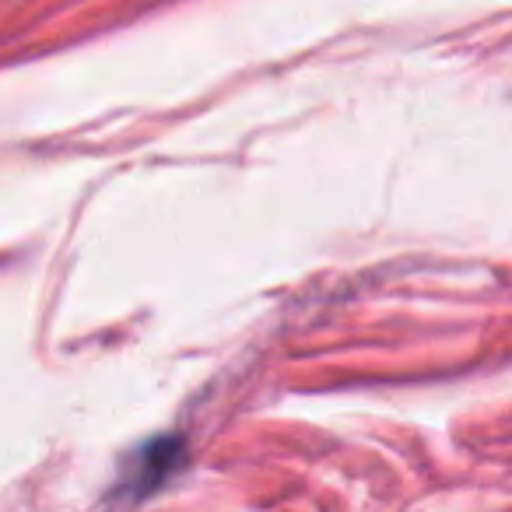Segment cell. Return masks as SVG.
<instances>
[{"label":"cell","mask_w":512,"mask_h":512,"mask_svg":"<svg viewBox=\"0 0 512 512\" xmlns=\"http://www.w3.org/2000/svg\"><path fill=\"white\" fill-rule=\"evenodd\" d=\"M183 463V439L165 435V439H151L123 463L120 481L113 488V498L120 502H137V498L151 495L155 488H162Z\"/></svg>","instance_id":"1"}]
</instances>
